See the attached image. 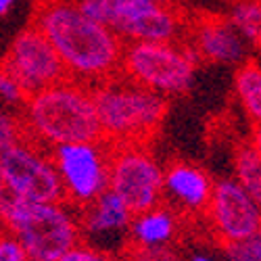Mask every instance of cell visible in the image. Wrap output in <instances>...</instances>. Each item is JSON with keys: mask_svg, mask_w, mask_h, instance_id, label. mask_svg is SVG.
Segmentation results:
<instances>
[{"mask_svg": "<svg viewBox=\"0 0 261 261\" xmlns=\"http://www.w3.org/2000/svg\"><path fill=\"white\" fill-rule=\"evenodd\" d=\"M61 261H117V259L90 247V245H86V243H77L71 251H67L61 257Z\"/></svg>", "mask_w": 261, "mask_h": 261, "instance_id": "7402d4cb", "label": "cell"}, {"mask_svg": "<svg viewBox=\"0 0 261 261\" xmlns=\"http://www.w3.org/2000/svg\"><path fill=\"white\" fill-rule=\"evenodd\" d=\"M134 261H178V255L171 247H155V249H129Z\"/></svg>", "mask_w": 261, "mask_h": 261, "instance_id": "d4e9b609", "label": "cell"}, {"mask_svg": "<svg viewBox=\"0 0 261 261\" xmlns=\"http://www.w3.org/2000/svg\"><path fill=\"white\" fill-rule=\"evenodd\" d=\"M230 25L241 34L251 48L259 46L261 40V7L259 0H234L226 17Z\"/></svg>", "mask_w": 261, "mask_h": 261, "instance_id": "ac0fdd59", "label": "cell"}, {"mask_svg": "<svg viewBox=\"0 0 261 261\" xmlns=\"http://www.w3.org/2000/svg\"><path fill=\"white\" fill-rule=\"evenodd\" d=\"M107 28L127 42L171 44L186 36L188 19L178 5H155L150 0H105Z\"/></svg>", "mask_w": 261, "mask_h": 261, "instance_id": "ba28073f", "label": "cell"}, {"mask_svg": "<svg viewBox=\"0 0 261 261\" xmlns=\"http://www.w3.org/2000/svg\"><path fill=\"white\" fill-rule=\"evenodd\" d=\"M0 261H28L17 238L5 228H0Z\"/></svg>", "mask_w": 261, "mask_h": 261, "instance_id": "cb8c5ba5", "label": "cell"}, {"mask_svg": "<svg viewBox=\"0 0 261 261\" xmlns=\"http://www.w3.org/2000/svg\"><path fill=\"white\" fill-rule=\"evenodd\" d=\"M199 63L184 40L171 44L127 42L121 53L119 75L148 92L171 98L190 90Z\"/></svg>", "mask_w": 261, "mask_h": 261, "instance_id": "277c9868", "label": "cell"}, {"mask_svg": "<svg viewBox=\"0 0 261 261\" xmlns=\"http://www.w3.org/2000/svg\"><path fill=\"white\" fill-rule=\"evenodd\" d=\"M69 3H73V5H84V3H90V0H69Z\"/></svg>", "mask_w": 261, "mask_h": 261, "instance_id": "f1b7e54d", "label": "cell"}, {"mask_svg": "<svg viewBox=\"0 0 261 261\" xmlns=\"http://www.w3.org/2000/svg\"><path fill=\"white\" fill-rule=\"evenodd\" d=\"M213 180L209 173L190 161H171L163 167V205L176 215H205Z\"/></svg>", "mask_w": 261, "mask_h": 261, "instance_id": "5bb4252c", "label": "cell"}, {"mask_svg": "<svg viewBox=\"0 0 261 261\" xmlns=\"http://www.w3.org/2000/svg\"><path fill=\"white\" fill-rule=\"evenodd\" d=\"M184 42L194 50L199 61L205 63L238 67L251 59L249 42L230 25L224 15H197L188 21Z\"/></svg>", "mask_w": 261, "mask_h": 261, "instance_id": "4fadbf2b", "label": "cell"}, {"mask_svg": "<svg viewBox=\"0 0 261 261\" xmlns=\"http://www.w3.org/2000/svg\"><path fill=\"white\" fill-rule=\"evenodd\" d=\"M234 92L238 102L243 105L247 119L253 123L255 129H259L261 121V69L259 61L255 57L247 59L236 67L234 73Z\"/></svg>", "mask_w": 261, "mask_h": 261, "instance_id": "2e32d148", "label": "cell"}, {"mask_svg": "<svg viewBox=\"0 0 261 261\" xmlns=\"http://www.w3.org/2000/svg\"><path fill=\"white\" fill-rule=\"evenodd\" d=\"M155 5H178V0H150Z\"/></svg>", "mask_w": 261, "mask_h": 261, "instance_id": "83f0119b", "label": "cell"}, {"mask_svg": "<svg viewBox=\"0 0 261 261\" xmlns=\"http://www.w3.org/2000/svg\"><path fill=\"white\" fill-rule=\"evenodd\" d=\"M23 249L28 261H61L80 236L77 211L61 203H21L3 226Z\"/></svg>", "mask_w": 261, "mask_h": 261, "instance_id": "5b68a950", "label": "cell"}, {"mask_svg": "<svg viewBox=\"0 0 261 261\" xmlns=\"http://www.w3.org/2000/svg\"><path fill=\"white\" fill-rule=\"evenodd\" d=\"M178 234V215L169 207L159 205L132 215L129 222V249L169 247Z\"/></svg>", "mask_w": 261, "mask_h": 261, "instance_id": "9a60e30c", "label": "cell"}, {"mask_svg": "<svg viewBox=\"0 0 261 261\" xmlns=\"http://www.w3.org/2000/svg\"><path fill=\"white\" fill-rule=\"evenodd\" d=\"M205 217L222 245L243 241L257 236L261 230V203L234 178H226L213 184Z\"/></svg>", "mask_w": 261, "mask_h": 261, "instance_id": "8fae6325", "label": "cell"}, {"mask_svg": "<svg viewBox=\"0 0 261 261\" xmlns=\"http://www.w3.org/2000/svg\"><path fill=\"white\" fill-rule=\"evenodd\" d=\"M82 243L115 257L117 251L129 247L132 213L111 190L77 211Z\"/></svg>", "mask_w": 261, "mask_h": 261, "instance_id": "7c38bea8", "label": "cell"}, {"mask_svg": "<svg viewBox=\"0 0 261 261\" xmlns=\"http://www.w3.org/2000/svg\"><path fill=\"white\" fill-rule=\"evenodd\" d=\"M190 261H215V259L209 257V255H205V253H197V255H192Z\"/></svg>", "mask_w": 261, "mask_h": 261, "instance_id": "4316f807", "label": "cell"}, {"mask_svg": "<svg viewBox=\"0 0 261 261\" xmlns=\"http://www.w3.org/2000/svg\"><path fill=\"white\" fill-rule=\"evenodd\" d=\"M234 180L241 184L255 201L261 203V150L259 134L243 142L234 153Z\"/></svg>", "mask_w": 261, "mask_h": 261, "instance_id": "e0dca14e", "label": "cell"}, {"mask_svg": "<svg viewBox=\"0 0 261 261\" xmlns=\"http://www.w3.org/2000/svg\"><path fill=\"white\" fill-rule=\"evenodd\" d=\"M0 171L13 192L25 203H61L63 188L48 150L30 138L0 155Z\"/></svg>", "mask_w": 261, "mask_h": 261, "instance_id": "9c48e42d", "label": "cell"}, {"mask_svg": "<svg viewBox=\"0 0 261 261\" xmlns=\"http://www.w3.org/2000/svg\"><path fill=\"white\" fill-rule=\"evenodd\" d=\"M63 188V199L75 211L109 190L111 146L105 140L61 144L48 150Z\"/></svg>", "mask_w": 261, "mask_h": 261, "instance_id": "8992f818", "label": "cell"}, {"mask_svg": "<svg viewBox=\"0 0 261 261\" xmlns=\"http://www.w3.org/2000/svg\"><path fill=\"white\" fill-rule=\"evenodd\" d=\"M21 203H25V201H21L17 194L13 192V188L9 186V182H7L5 176H3V171H0V224L5 226V222L11 217V213H13Z\"/></svg>", "mask_w": 261, "mask_h": 261, "instance_id": "603a6c76", "label": "cell"}, {"mask_svg": "<svg viewBox=\"0 0 261 261\" xmlns=\"http://www.w3.org/2000/svg\"><path fill=\"white\" fill-rule=\"evenodd\" d=\"M28 94L21 90V86L15 82V77L11 73H7L0 67V102L9 107H23Z\"/></svg>", "mask_w": 261, "mask_h": 261, "instance_id": "44dd1931", "label": "cell"}, {"mask_svg": "<svg viewBox=\"0 0 261 261\" xmlns=\"http://www.w3.org/2000/svg\"><path fill=\"white\" fill-rule=\"evenodd\" d=\"M0 67L15 77V82L28 96L50 88L67 77L50 42L34 25L15 36Z\"/></svg>", "mask_w": 261, "mask_h": 261, "instance_id": "30bf717a", "label": "cell"}, {"mask_svg": "<svg viewBox=\"0 0 261 261\" xmlns=\"http://www.w3.org/2000/svg\"><path fill=\"white\" fill-rule=\"evenodd\" d=\"M25 138L28 136L21 117H17L11 109L0 105V155Z\"/></svg>", "mask_w": 261, "mask_h": 261, "instance_id": "d6986e66", "label": "cell"}, {"mask_svg": "<svg viewBox=\"0 0 261 261\" xmlns=\"http://www.w3.org/2000/svg\"><path fill=\"white\" fill-rule=\"evenodd\" d=\"M25 136L42 148L100 140L92 88L75 80L63 82L30 94L23 102Z\"/></svg>", "mask_w": 261, "mask_h": 261, "instance_id": "7a4b0ae2", "label": "cell"}, {"mask_svg": "<svg viewBox=\"0 0 261 261\" xmlns=\"http://www.w3.org/2000/svg\"><path fill=\"white\" fill-rule=\"evenodd\" d=\"M100 140L109 146L146 144L161 127L169 100L127 82L119 73L92 86Z\"/></svg>", "mask_w": 261, "mask_h": 261, "instance_id": "3957f363", "label": "cell"}, {"mask_svg": "<svg viewBox=\"0 0 261 261\" xmlns=\"http://www.w3.org/2000/svg\"><path fill=\"white\" fill-rule=\"evenodd\" d=\"M13 5H15V0H0V17H5L7 13H11Z\"/></svg>", "mask_w": 261, "mask_h": 261, "instance_id": "484cf974", "label": "cell"}, {"mask_svg": "<svg viewBox=\"0 0 261 261\" xmlns=\"http://www.w3.org/2000/svg\"><path fill=\"white\" fill-rule=\"evenodd\" d=\"M226 257L230 261H261V236L243 238L224 245Z\"/></svg>", "mask_w": 261, "mask_h": 261, "instance_id": "ffe728a7", "label": "cell"}, {"mask_svg": "<svg viewBox=\"0 0 261 261\" xmlns=\"http://www.w3.org/2000/svg\"><path fill=\"white\" fill-rule=\"evenodd\" d=\"M109 190L132 215L163 205V167L146 144L111 146Z\"/></svg>", "mask_w": 261, "mask_h": 261, "instance_id": "52a82bcc", "label": "cell"}, {"mask_svg": "<svg viewBox=\"0 0 261 261\" xmlns=\"http://www.w3.org/2000/svg\"><path fill=\"white\" fill-rule=\"evenodd\" d=\"M34 28L50 42L69 80L92 88L119 73L123 42L69 0H40Z\"/></svg>", "mask_w": 261, "mask_h": 261, "instance_id": "6da1fadb", "label": "cell"}]
</instances>
